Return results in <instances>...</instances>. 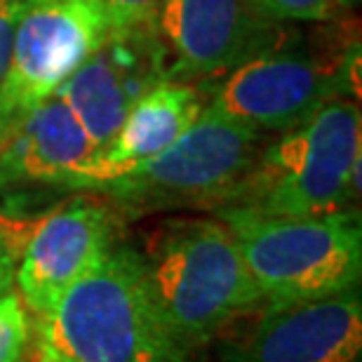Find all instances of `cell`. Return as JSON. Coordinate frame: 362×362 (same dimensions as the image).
<instances>
[{
	"label": "cell",
	"mask_w": 362,
	"mask_h": 362,
	"mask_svg": "<svg viewBox=\"0 0 362 362\" xmlns=\"http://www.w3.org/2000/svg\"><path fill=\"white\" fill-rule=\"evenodd\" d=\"M262 315L219 346V362H360V289L287 306H262Z\"/></svg>",
	"instance_id": "9"
},
{
	"label": "cell",
	"mask_w": 362,
	"mask_h": 362,
	"mask_svg": "<svg viewBox=\"0 0 362 362\" xmlns=\"http://www.w3.org/2000/svg\"><path fill=\"white\" fill-rule=\"evenodd\" d=\"M136 255L158 315L188 351L264 306L221 219H170L151 230Z\"/></svg>",
	"instance_id": "2"
},
{
	"label": "cell",
	"mask_w": 362,
	"mask_h": 362,
	"mask_svg": "<svg viewBox=\"0 0 362 362\" xmlns=\"http://www.w3.org/2000/svg\"><path fill=\"white\" fill-rule=\"evenodd\" d=\"M17 226H21V223L12 221V219H7V216H3V214H0V230H7V228H17Z\"/></svg>",
	"instance_id": "19"
},
{
	"label": "cell",
	"mask_w": 362,
	"mask_h": 362,
	"mask_svg": "<svg viewBox=\"0 0 362 362\" xmlns=\"http://www.w3.org/2000/svg\"><path fill=\"white\" fill-rule=\"evenodd\" d=\"M275 21H322L339 10L337 0H255Z\"/></svg>",
	"instance_id": "15"
},
{
	"label": "cell",
	"mask_w": 362,
	"mask_h": 362,
	"mask_svg": "<svg viewBox=\"0 0 362 362\" xmlns=\"http://www.w3.org/2000/svg\"><path fill=\"white\" fill-rule=\"evenodd\" d=\"M262 132L202 111L179 139L151 160L92 188L127 214L216 207L259 156Z\"/></svg>",
	"instance_id": "5"
},
{
	"label": "cell",
	"mask_w": 362,
	"mask_h": 362,
	"mask_svg": "<svg viewBox=\"0 0 362 362\" xmlns=\"http://www.w3.org/2000/svg\"><path fill=\"white\" fill-rule=\"evenodd\" d=\"M156 28L179 81L219 78L287 40L255 0H163Z\"/></svg>",
	"instance_id": "8"
},
{
	"label": "cell",
	"mask_w": 362,
	"mask_h": 362,
	"mask_svg": "<svg viewBox=\"0 0 362 362\" xmlns=\"http://www.w3.org/2000/svg\"><path fill=\"white\" fill-rule=\"evenodd\" d=\"M165 327L134 247H113L35 317V362H191Z\"/></svg>",
	"instance_id": "1"
},
{
	"label": "cell",
	"mask_w": 362,
	"mask_h": 362,
	"mask_svg": "<svg viewBox=\"0 0 362 362\" xmlns=\"http://www.w3.org/2000/svg\"><path fill=\"white\" fill-rule=\"evenodd\" d=\"M97 3L111 19L113 28H127L156 21L163 0H97Z\"/></svg>",
	"instance_id": "16"
},
{
	"label": "cell",
	"mask_w": 362,
	"mask_h": 362,
	"mask_svg": "<svg viewBox=\"0 0 362 362\" xmlns=\"http://www.w3.org/2000/svg\"><path fill=\"white\" fill-rule=\"evenodd\" d=\"M362 122L351 99H332L255 158L212 209L262 216H317L346 209L360 193Z\"/></svg>",
	"instance_id": "3"
},
{
	"label": "cell",
	"mask_w": 362,
	"mask_h": 362,
	"mask_svg": "<svg viewBox=\"0 0 362 362\" xmlns=\"http://www.w3.org/2000/svg\"><path fill=\"white\" fill-rule=\"evenodd\" d=\"M97 153L81 120L59 92L24 115L0 144V188L59 186Z\"/></svg>",
	"instance_id": "13"
},
{
	"label": "cell",
	"mask_w": 362,
	"mask_h": 362,
	"mask_svg": "<svg viewBox=\"0 0 362 362\" xmlns=\"http://www.w3.org/2000/svg\"><path fill=\"white\" fill-rule=\"evenodd\" d=\"M170 78V54L156 21L115 28L59 92L92 144L101 151L136 101Z\"/></svg>",
	"instance_id": "10"
},
{
	"label": "cell",
	"mask_w": 362,
	"mask_h": 362,
	"mask_svg": "<svg viewBox=\"0 0 362 362\" xmlns=\"http://www.w3.org/2000/svg\"><path fill=\"white\" fill-rule=\"evenodd\" d=\"M205 111V94L195 85L165 78L153 85L122 120L120 129L71 181L69 191H92L170 148Z\"/></svg>",
	"instance_id": "12"
},
{
	"label": "cell",
	"mask_w": 362,
	"mask_h": 362,
	"mask_svg": "<svg viewBox=\"0 0 362 362\" xmlns=\"http://www.w3.org/2000/svg\"><path fill=\"white\" fill-rule=\"evenodd\" d=\"M233 233L264 306H287L360 285L362 223L358 209L317 216H262L214 209Z\"/></svg>",
	"instance_id": "4"
},
{
	"label": "cell",
	"mask_w": 362,
	"mask_h": 362,
	"mask_svg": "<svg viewBox=\"0 0 362 362\" xmlns=\"http://www.w3.org/2000/svg\"><path fill=\"white\" fill-rule=\"evenodd\" d=\"M33 0H0V81H3L7 64H10L19 21Z\"/></svg>",
	"instance_id": "17"
},
{
	"label": "cell",
	"mask_w": 362,
	"mask_h": 362,
	"mask_svg": "<svg viewBox=\"0 0 362 362\" xmlns=\"http://www.w3.org/2000/svg\"><path fill=\"white\" fill-rule=\"evenodd\" d=\"M356 3H358V0H337V5H339V7H353Z\"/></svg>",
	"instance_id": "20"
},
{
	"label": "cell",
	"mask_w": 362,
	"mask_h": 362,
	"mask_svg": "<svg viewBox=\"0 0 362 362\" xmlns=\"http://www.w3.org/2000/svg\"><path fill=\"white\" fill-rule=\"evenodd\" d=\"M26 240V228L0 230V294L14 289V271H17L21 245Z\"/></svg>",
	"instance_id": "18"
},
{
	"label": "cell",
	"mask_w": 362,
	"mask_h": 362,
	"mask_svg": "<svg viewBox=\"0 0 362 362\" xmlns=\"http://www.w3.org/2000/svg\"><path fill=\"white\" fill-rule=\"evenodd\" d=\"M113 214L101 202L76 198L28 230L19 252L14 289L28 315L38 317L90 273L113 247Z\"/></svg>",
	"instance_id": "11"
},
{
	"label": "cell",
	"mask_w": 362,
	"mask_h": 362,
	"mask_svg": "<svg viewBox=\"0 0 362 362\" xmlns=\"http://www.w3.org/2000/svg\"><path fill=\"white\" fill-rule=\"evenodd\" d=\"M0 144H3V136H0Z\"/></svg>",
	"instance_id": "21"
},
{
	"label": "cell",
	"mask_w": 362,
	"mask_h": 362,
	"mask_svg": "<svg viewBox=\"0 0 362 362\" xmlns=\"http://www.w3.org/2000/svg\"><path fill=\"white\" fill-rule=\"evenodd\" d=\"M31 344V320L17 289L0 294V362H24Z\"/></svg>",
	"instance_id": "14"
},
{
	"label": "cell",
	"mask_w": 362,
	"mask_h": 362,
	"mask_svg": "<svg viewBox=\"0 0 362 362\" xmlns=\"http://www.w3.org/2000/svg\"><path fill=\"white\" fill-rule=\"evenodd\" d=\"M280 42L233 71L212 78L205 108L255 132H285L313 115L344 90H358L353 66L360 57L325 59Z\"/></svg>",
	"instance_id": "6"
},
{
	"label": "cell",
	"mask_w": 362,
	"mask_h": 362,
	"mask_svg": "<svg viewBox=\"0 0 362 362\" xmlns=\"http://www.w3.org/2000/svg\"><path fill=\"white\" fill-rule=\"evenodd\" d=\"M113 31L97 0H33L0 81V136L52 97Z\"/></svg>",
	"instance_id": "7"
}]
</instances>
